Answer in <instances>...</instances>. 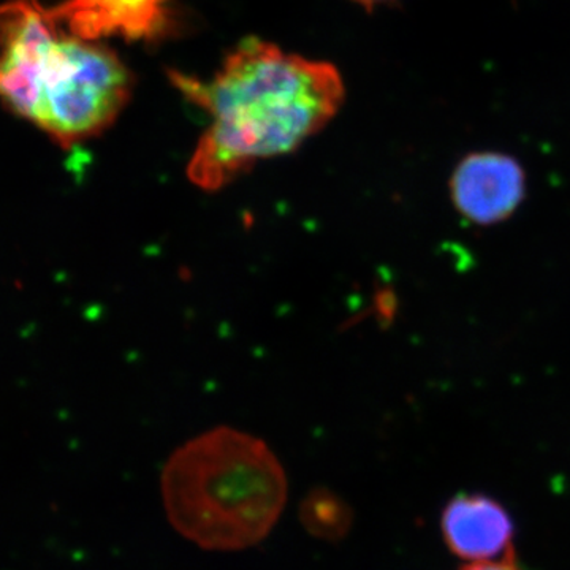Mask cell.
<instances>
[{
  "label": "cell",
  "instance_id": "3957f363",
  "mask_svg": "<svg viewBox=\"0 0 570 570\" xmlns=\"http://www.w3.org/2000/svg\"><path fill=\"white\" fill-rule=\"evenodd\" d=\"M165 513L200 549L239 551L273 531L287 504L283 464L261 438L216 426L183 444L160 478Z\"/></svg>",
  "mask_w": 570,
  "mask_h": 570
},
{
  "label": "cell",
  "instance_id": "5b68a950",
  "mask_svg": "<svg viewBox=\"0 0 570 570\" xmlns=\"http://www.w3.org/2000/svg\"><path fill=\"white\" fill-rule=\"evenodd\" d=\"M441 524L449 549L469 564L513 554V521L508 509L487 494L466 493L450 499Z\"/></svg>",
  "mask_w": 570,
  "mask_h": 570
},
{
  "label": "cell",
  "instance_id": "7a4b0ae2",
  "mask_svg": "<svg viewBox=\"0 0 570 570\" xmlns=\"http://www.w3.org/2000/svg\"><path fill=\"white\" fill-rule=\"evenodd\" d=\"M2 50L3 102L61 148L102 135L129 102L132 77L121 59L59 31L36 0L3 6Z\"/></svg>",
  "mask_w": 570,
  "mask_h": 570
},
{
  "label": "cell",
  "instance_id": "52a82bcc",
  "mask_svg": "<svg viewBox=\"0 0 570 570\" xmlns=\"http://www.w3.org/2000/svg\"><path fill=\"white\" fill-rule=\"evenodd\" d=\"M299 521L314 538L337 540L351 527V510L332 491L316 489L299 504Z\"/></svg>",
  "mask_w": 570,
  "mask_h": 570
},
{
  "label": "cell",
  "instance_id": "9c48e42d",
  "mask_svg": "<svg viewBox=\"0 0 570 570\" xmlns=\"http://www.w3.org/2000/svg\"><path fill=\"white\" fill-rule=\"evenodd\" d=\"M352 2L360 3V6L365 7L366 10H373L374 7L390 2V0H352Z\"/></svg>",
  "mask_w": 570,
  "mask_h": 570
},
{
  "label": "cell",
  "instance_id": "8992f818",
  "mask_svg": "<svg viewBox=\"0 0 570 570\" xmlns=\"http://www.w3.org/2000/svg\"><path fill=\"white\" fill-rule=\"evenodd\" d=\"M164 0H69L48 10L56 22L67 21L73 36L94 40L104 32L142 36L157 28Z\"/></svg>",
  "mask_w": 570,
  "mask_h": 570
},
{
  "label": "cell",
  "instance_id": "6da1fadb",
  "mask_svg": "<svg viewBox=\"0 0 570 570\" xmlns=\"http://www.w3.org/2000/svg\"><path fill=\"white\" fill-rule=\"evenodd\" d=\"M171 81L208 112L187 165L198 189L216 193L262 160L296 151L344 102V82L328 62L309 61L247 39L208 81L171 71Z\"/></svg>",
  "mask_w": 570,
  "mask_h": 570
},
{
  "label": "cell",
  "instance_id": "ba28073f",
  "mask_svg": "<svg viewBox=\"0 0 570 570\" xmlns=\"http://www.w3.org/2000/svg\"><path fill=\"white\" fill-rule=\"evenodd\" d=\"M461 570H523L519 562H517L513 554H509V557L502 558V560L497 561H485V562H471L466 568Z\"/></svg>",
  "mask_w": 570,
  "mask_h": 570
},
{
  "label": "cell",
  "instance_id": "277c9868",
  "mask_svg": "<svg viewBox=\"0 0 570 570\" xmlns=\"http://www.w3.org/2000/svg\"><path fill=\"white\" fill-rule=\"evenodd\" d=\"M524 194L527 175L519 160L508 154H469L450 178L456 213L482 227L508 220L520 208Z\"/></svg>",
  "mask_w": 570,
  "mask_h": 570
}]
</instances>
